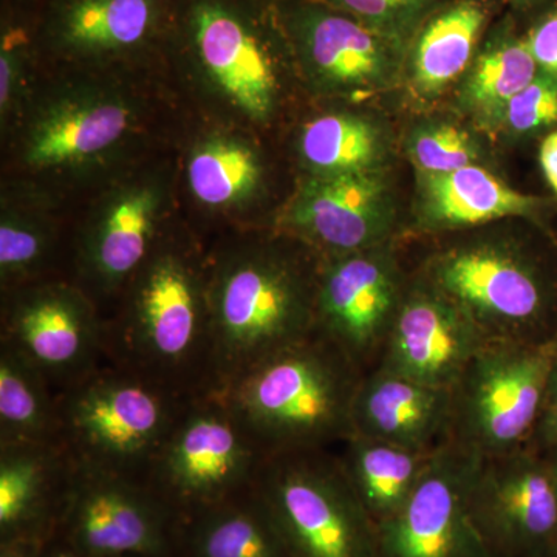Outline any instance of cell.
<instances>
[{
	"mask_svg": "<svg viewBox=\"0 0 557 557\" xmlns=\"http://www.w3.org/2000/svg\"><path fill=\"white\" fill-rule=\"evenodd\" d=\"M539 161H541L542 171H544L549 188L557 197V129L549 132L547 137L542 139Z\"/></svg>",
	"mask_w": 557,
	"mask_h": 557,
	"instance_id": "cell-39",
	"label": "cell"
},
{
	"mask_svg": "<svg viewBox=\"0 0 557 557\" xmlns=\"http://www.w3.org/2000/svg\"><path fill=\"white\" fill-rule=\"evenodd\" d=\"M193 557H289L269 508L255 487L194 515Z\"/></svg>",
	"mask_w": 557,
	"mask_h": 557,
	"instance_id": "cell-27",
	"label": "cell"
},
{
	"mask_svg": "<svg viewBox=\"0 0 557 557\" xmlns=\"http://www.w3.org/2000/svg\"><path fill=\"white\" fill-rule=\"evenodd\" d=\"M490 339L460 307L420 274H409L397 317L373 370L453 388Z\"/></svg>",
	"mask_w": 557,
	"mask_h": 557,
	"instance_id": "cell-16",
	"label": "cell"
},
{
	"mask_svg": "<svg viewBox=\"0 0 557 557\" xmlns=\"http://www.w3.org/2000/svg\"><path fill=\"white\" fill-rule=\"evenodd\" d=\"M362 376L336 344L314 330L212 395L269 457L330 450L354 435L351 408Z\"/></svg>",
	"mask_w": 557,
	"mask_h": 557,
	"instance_id": "cell-2",
	"label": "cell"
},
{
	"mask_svg": "<svg viewBox=\"0 0 557 557\" xmlns=\"http://www.w3.org/2000/svg\"><path fill=\"white\" fill-rule=\"evenodd\" d=\"M163 185L135 178L110 190L81 237L78 269L91 289L110 296L126 287L157 248Z\"/></svg>",
	"mask_w": 557,
	"mask_h": 557,
	"instance_id": "cell-18",
	"label": "cell"
},
{
	"mask_svg": "<svg viewBox=\"0 0 557 557\" xmlns=\"http://www.w3.org/2000/svg\"><path fill=\"white\" fill-rule=\"evenodd\" d=\"M137 123V104L116 87L75 84L33 110L22 134L21 159L35 171L94 166L115 152Z\"/></svg>",
	"mask_w": 557,
	"mask_h": 557,
	"instance_id": "cell-14",
	"label": "cell"
},
{
	"mask_svg": "<svg viewBox=\"0 0 557 557\" xmlns=\"http://www.w3.org/2000/svg\"><path fill=\"white\" fill-rule=\"evenodd\" d=\"M289 557H376V525L330 450L267 457L255 483Z\"/></svg>",
	"mask_w": 557,
	"mask_h": 557,
	"instance_id": "cell-6",
	"label": "cell"
},
{
	"mask_svg": "<svg viewBox=\"0 0 557 557\" xmlns=\"http://www.w3.org/2000/svg\"><path fill=\"white\" fill-rule=\"evenodd\" d=\"M208 276L196 256L157 245L124 287L126 309L108 332L110 361L183 394H203L211 354Z\"/></svg>",
	"mask_w": 557,
	"mask_h": 557,
	"instance_id": "cell-4",
	"label": "cell"
},
{
	"mask_svg": "<svg viewBox=\"0 0 557 557\" xmlns=\"http://www.w3.org/2000/svg\"><path fill=\"white\" fill-rule=\"evenodd\" d=\"M193 397L109 359L58 394L62 443L79 463L143 480Z\"/></svg>",
	"mask_w": 557,
	"mask_h": 557,
	"instance_id": "cell-5",
	"label": "cell"
},
{
	"mask_svg": "<svg viewBox=\"0 0 557 557\" xmlns=\"http://www.w3.org/2000/svg\"><path fill=\"white\" fill-rule=\"evenodd\" d=\"M450 388L370 370L359 383L351 428L354 434L403 448L435 453L450 443Z\"/></svg>",
	"mask_w": 557,
	"mask_h": 557,
	"instance_id": "cell-21",
	"label": "cell"
},
{
	"mask_svg": "<svg viewBox=\"0 0 557 557\" xmlns=\"http://www.w3.org/2000/svg\"><path fill=\"white\" fill-rule=\"evenodd\" d=\"M73 465L62 442L0 445V541L49 542L64 515Z\"/></svg>",
	"mask_w": 557,
	"mask_h": 557,
	"instance_id": "cell-22",
	"label": "cell"
},
{
	"mask_svg": "<svg viewBox=\"0 0 557 557\" xmlns=\"http://www.w3.org/2000/svg\"><path fill=\"white\" fill-rule=\"evenodd\" d=\"M525 39L497 40L472 62L458 89V104L480 126L496 131L508 102L539 75Z\"/></svg>",
	"mask_w": 557,
	"mask_h": 557,
	"instance_id": "cell-29",
	"label": "cell"
},
{
	"mask_svg": "<svg viewBox=\"0 0 557 557\" xmlns=\"http://www.w3.org/2000/svg\"><path fill=\"white\" fill-rule=\"evenodd\" d=\"M417 274L435 285L490 341H557V244L552 234H472L440 245Z\"/></svg>",
	"mask_w": 557,
	"mask_h": 557,
	"instance_id": "cell-3",
	"label": "cell"
},
{
	"mask_svg": "<svg viewBox=\"0 0 557 557\" xmlns=\"http://www.w3.org/2000/svg\"><path fill=\"white\" fill-rule=\"evenodd\" d=\"M49 545V544H47ZM42 557H87L86 555H83V553H79L78 549L73 548L72 545L69 544L67 541H65V544L60 545H53V547H50L46 552H44Z\"/></svg>",
	"mask_w": 557,
	"mask_h": 557,
	"instance_id": "cell-40",
	"label": "cell"
},
{
	"mask_svg": "<svg viewBox=\"0 0 557 557\" xmlns=\"http://www.w3.org/2000/svg\"><path fill=\"white\" fill-rule=\"evenodd\" d=\"M397 211L386 170L309 175L293 197L282 225L322 259L351 255L394 240Z\"/></svg>",
	"mask_w": 557,
	"mask_h": 557,
	"instance_id": "cell-15",
	"label": "cell"
},
{
	"mask_svg": "<svg viewBox=\"0 0 557 557\" xmlns=\"http://www.w3.org/2000/svg\"><path fill=\"white\" fill-rule=\"evenodd\" d=\"M555 443H557V341L555 351H553L552 364H549L544 405H542L541 417H539L531 446L544 450L555 445Z\"/></svg>",
	"mask_w": 557,
	"mask_h": 557,
	"instance_id": "cell-37",
	"label": "cell"
},
{
	"mask_svg": "<svg viewBox=\"0 0 557 557\" xmlns=\"http://www.w3.org/2000/svg\"><path fill=\"white\" fill-rule=\"evenodd\" d=\"M333 5L357 17L373 30L397 40H406L424 20L437 0H330Z\"/></svg>",
	"mask_w": 557,
	"mask_h": 557,
	"instance_id": "cell-34",
	"label": "cell"
},
{
	"mask_svg": "<svg viewBox=\"0 0 557 557\" xmlns=\"http://www.w3.org/2000/svg\"><path fill=\"white\" fill-rule=\"evenodd\" d=\"M516 5H530V3L537 2V0H511Z\"/></svg>",
	"mask_w": 557,
	"mask_h": 557,
	"instance_id": "cell-42",
	"label": "cell"
},
{
	"mask_svg": "<svg viewBox=\"0 0 557 557\" xmlns=\"http://www.w3.org/2000/svg\"><path fill=\"white\" fill-rule=\"evenodd\" d=\"M25 72L20 53V42H13L10 36L2 39L0 51V116L2 124H10L24 101Z\"/></svg>",
	"mask_w": 557,
	"mask_h": 557,
	"instance_id": "cell-35",
	"label": "cell"
},
{
	"mask_svg": "<svg viewBox=\"0 0 557 557\" xmlns=\"http://www.w3.org/2000/svg\"><path fill=\"white\" fill-rule=\"evenodd\" d=\"M267 454L212 394L189 399L143 482L174 511H203L255 487Z\"/></svg>",
	"mask_w": 557,
	"mask_h": 557,
	"instance_id": "cell-7",
	"label": "cell"
},
{
	"mask_svg": "<svg viewBox=\"0 0 557 557\" xmlns=\"http://www.w3.org/2000/svg\"><path fill=\"white\" fill-rule=\"evenodd\" d=\"M547 200L523 194L486 170L483 164L449 174H418L416 231L457 233L504 219H525L552 234Z\"/></svg>",
	"mask_w": 557,
	"mask_h": 557,
	"instance_id": "cell-20",
	"label": "cell"
},
{
	"mask_svg": "<svg viewBox=\"0 0 557 557\" xmlns=\"http://www.w3.org/2000/svg\"><path fill=\"white\" fill-rule=\"evenodd\" d=\"M194 44L209 86L245 119L267 123L281 83L265 47L236 14L218 3L194 11Z\"/></svg>",
	"mask_w": 557,
	"mask_h": 557,
	"instance_id": "cell-19",
	"label": "cell"
},
{
	"mask_svg": "<svg viewBox=\"0 0 557 557\" xmlns=\"http://www.w3.org/2000/svg\"><path fill=\"white\" fill-rule=\"evenodd\" d=\"M557 127V79L539 72L525 89L508 102L496 132L512 139L536 137Z\"/></svg>",
	"mask_w": 557,
	"mask_h": 557,
	"instance_id": "cell-33",
	"label": "cell"
},
{
	"mask_svg": "<svg viewBox=\"0 0 557 557\" xmlns=\"http://www.w3.org/2000/svg\"><path fill=\"white\" fill-rule=\"evenodd\" d=\"M485 22L486 11L478 0H460L421 28L408 67L417 98L434 100L465 75Z\"/></svg>",
	"mask_w": 557,
	"mask_h": 557,
	"instance_id": "cell-25",
	"label": "cell"
},
{
	"mask_svg": "<svg viewBox=\"0 0 557 557\" xmlns=\"http://www.w3.org/2000/svg\"><path fill=\"white\" fill-rule=\"evenodd\" d=\"M469 511L496 557H556L557 486L544 453L480 457Z\"/></svg>",
	"mask_w": 557,
	"mask_h": 557,
	"instance_id": "cell-11",
	"label": "cell"
},
{
	"mask_svg": "<svg viewBox=\"0 0 557 557\" xmlns=\"http://www.w3.org/2000/svg\"><path fill=\"white\" fill-rule=\"evenodd\" d=\"M322 258L281 244L244 245L209 270L211 354L207 388L218 394L262 359L317 330Z\"/></svg>",
	"mask_w": 557,
	"mask_h": 557,
	"instance_id": "cell-1",
	"label": "cell"
},
{
	"mask_svg": "<svg viewBox=\"0 0 557 557\" xmlns=\"http://www.w3.org/2000/svg\"><path fill=\"white\" fill-rule=\"evenodd\" d=\"M298 49L314 90L358 98L397 83L405 46L350 14L311 9L298 20Z\"/></svg>",
	"mask_w": 557,
	"mask_h": 557,
	"instance_id": "cell-17",
	"label": "cell"
},
{
	"mask_svg": "<svg viewBox=\"0 0 557 557\" xmlns=\"http://www.w3.org/2000/svg\"><path fill=\"white\" fill-rule=\"evenodd\" d=\"M525 42L539 70L557 79V10L531 28Z\"/></svg>",
	"mask_w": 557,
	"mask_h": 557,
	"instance_id": "cell-36",
	"label": "cell"
},
{
	"mask_svg": "<svg viewBox=\"0 0 557 557\" xmlns=\"http://www.w3.org/2000/svg\"><path fill=\"white\" fill-rule=\"evenodd\" d=\"M409 274L395 240L322 259L317 289V330L362 373L376 368L397 317Z\"/></svg>",
	"mask_w": 557,
	"mask_h": 557,
	"instance_id": "cell-10",
	"label": "cell"
},
{
	"mask_svg": "<svg viewBox=\"0 0 557 557\" xmlns=\"http://www.w3.org/2000/svg\"><path fill=\"white\" fill-rule=\"evenodd\" d=\"M556 557H557V555H556Z\"/></svg>",
	"mask_w": 557,
	"mask_h": 557,
	"instance_id": "cell-43",
	"label": "cell"
},
{
	"mask_svg": "<svg viewBox=\"0 0 557 557\" xmlns=\"http://www.w3.org/2000/svg\"><path fill=\"white\" fill-rule=\"evenodd\" d=\"M405 148L418 174H449L472 164H483V150L478 139L450 121H420L410 129Z\"/></svg>",
	"mask_w": 557,
	"mask_h": 557,
	"instance_id": "cell-32",
	"label": "cell"
},
{
	"mask_svg": "<svg viewBox=\"0 0 557 557\" xmlns=\"http://www.w3.org/2000/svg\"><path fill=\"white\" fill-rule=\"evenodd\" d=\"M555 346L490 341L480 348L450 388V442L479 457L531 446Z\"/></svg>",
	"mask_w": 557,
	"mask_h": 557,
	"instance_id": "cell-8",
	"label": "cell"
},
{
	"mask_svg": "<svg viewBox=\"0 0 557 557\" xmlns=\"http://www.w3.org/2000/svg\"><path fill=\"white\" fill-rule=\"evenodd\" d=\"M54 247V228L38 211L3 199L0 215V281L9 289L32 284Z\"/></svg>",
	"mask_w": 557,
	"mask_h": 557,
	"instance_id": "cell-31",
	"label": "cell"
},
{
	"mask_svg": "<svg viewBox=\"0 0 557 557\" xmlns=\"http://www.w3.org/2000/svg\"><path fill=\"white\" fill-rule=\"evenodd\" d=\"M2 343L27 359L58 394L109 359L108 330L94 300L64 282H32L7 292Z\"/></svg>",
	"mask_w": 557,
	"mask_h": 557,
	"instance_id": "cell-9",
	"label": "cell"
},
{
	"mask_svg": "<svg viewBox=\"0 0 557 557\" xmlns=\"http://www.w3.org/2000/svg\"><path fill=\"white\" fill-rule=\"evenodd\" d=\"M544 453L545 458H547L549 469H552L553 478H555L556 486H557V443L555 445L549 446V448L541 450Z\"/></svg>",
	"mask_w": 557,
	"mask_h": 557,
	"instance_id": "cell-41",
	"label": "cell"
},
{
	"mask_svg": "<svg viewBox=\"0 0 557 557\" xmlns=\"http://www.w3.org/2000/svg\"><path fill=\"white\" fill-rule=\"evenodd\" d=\"M49 542L39 539L16 537L0 541V557H42Z\"/></svg>",
	"mask_w": 557,
	"mask_h": 557,
	"instance_id": "cell-38",
	"label": "cell"
},
{
	"mask_svg": "<svg viewBox=\"0 0 557 557\" xmlns=\"http://www.w3.org/2000/svg\"><path fill=\"white\" fill-rule=\"evenodd\" d=\"M61 523L87 557H161L170 548L172 509L143 480L73 458Z\"/></svg>",
	"mask_w": 557,
	"mask_h": 557,
	"instance_id": "cell-12",
	"label": "cell"
},
{
	"mask_svg": "<svg viewBox=\"0 0 557 557\" xmlns=\"http://www.w3.org/2000/svg\"><path fill=\"white\" fill-rule=\"evenodd\" d=\"M186 178L194 199L222 211L245 207L259 196L265 166L259 150L248 139L212 134L194 146Z\"/></svg>",
	"mask_w": 557,
	"mask_h": 557,
	"instance_id": "cell-26",
	"label": "cell"
},
{
	"mask_svg": "<svg viewBox=\"0 0 557 557\" xmlns=\"http://www.w3.org/2000/svg\"><path fill=\"white\" fill-rule=\"evenodd\" d=\"M62 442L58 394L22 355L0 343V445Z\"/></svg>",
	"mask_w": 557,
	"mask_h": 557,
	"instance_id": "cell-28",
	"label": "cell"
},
{
	"mask_svg": "<svg viewBox=\"0 0 557 557\" xmlns=\"http://www.w3.org/2000/svg\"><path fill=\"white\" fill-rule=\"evenodd\" d=\"M479 456L448 443L409 500L376 525V557H496L469 511Z\"/></svg>",
	"mask_w": 557,
	"mask_h": 557,
	"instance_id": "cell-13",
	"label": "cell"
},
{
	"mask_svg": "<svg viewBox=\"0 0 557 557\" xmlns=\"http://www.w3.org/2000/svg\"><path fill=\"white\" fill-rule=\"evenodd\" d=\"M391 148L386 127L364 113H322L298 135L300 163L313 177L384 171Z\"/></svg>",
	"mask_w": 557,
	"mask_h": 557,
	"instance_id": "cell-24",
	"label": "cell"
},
{
	"mask_svg": "<svg viewBox=\"0 0 557 557\" xmlns=\"http://www.w3.org/2000/svg\"><path fill=\"white\" fill-rule=\"evenodd\" d=\"M339 446V467L375 525L392 518L409 500L442 450L403 448L357 434Z\"/></svg>",
	"mask_w": 557,
	"mask_h": 557,
	"instance_id": "cell-23",
	"label": "cell"
},
{
	"mask_svg": "<svg viewBox=\"0 0 557 557\" xmlns=\"http://www.w3.org/2000/svg\"><path fill=\"white\" fill-rule=\"evenodd\" d=\"M156 20L152 0H75L62 17V40L83 53L131 49Z\"/></svg>",
	"mask_w": 557,
	"mask_h": 557,
	"instance_id": "cell-30",
	"label": "cell"
}]
</instances>
